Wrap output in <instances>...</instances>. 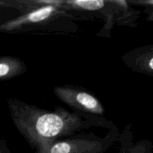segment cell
I'll return each instance as SVG.
<instances>
[{
	"label": "cell",
	"mask_w": 153,
	"mask_h": 153,
	"mask_svg": "<svg viewBox=\"0 0 153 153\" xmlns=\"http://www.w3.org/2000/svg\"><path fill=\"white\" fill-rule=\"evenodd\" d=\"M7 104L15 128L34 151L96 127L92 122L63 107L49 111L15 98H7Z\"/></svg>",
	"instance_id": "obj_1"
},
{
	"label": "cell",
	"mask_w": 153,
	"mask_h": 153,
	"mask_svg": "<svg viewBox=\"0 0 153 153\" xmlns=\"http://www.w3.org/2000/svg\"><path fill=\"white\" fill-rule=\"evenodd\" d=\"M84 18L60 5V0H46L45 5L25 14L7 19L0 25V31L12 34H64L79 30Z\"/></svg>",
	"instance_id": "obj_2"
},
{
	"label": "cell",
	"mask_w": 153,
	"mask_h": 153,
	"mask_svg": "<svg viewBox=\"0 0 153 153\" xmlns=\"http://www.w3.org/2000/svg\"><path fill=\"white\" fill-rule=\"evenodd\" d=\"M60 4L85 20L102 19L99 37H110L115 25L134 28L138 19V11L127 0H60Z\"/></svg>",
	"instance_id": "obj_3"
},
{
	"label": "cell",
	"mask_w": 153,
	"mask_h": 153,
	"mask_svg": "<svg viewBox=\"0 0 153 153\" xmlns=\"http://www.w3.org/2000/svg\"><path fill=\"white\" fill-rule=\"evenodd\" d=\"M55 97L67 105L73 112L91 121L96 127L109 131L117 130L112 121L105 117V110L102 102L90 91L73 85H63L53 88Z\"/></svg>",
	"instance_id": "obj_4"
},
{
	"label": "cell",
	"mask_w": 153,
	"mask_h": 153,
	"mask_svg": "<svg viewBox=\"0 0 153 153\" xmlns=\"http://www.w3.org/2000/svg\"><path fill=\"white\" fill-rule=\"evenodd\" d=\"M120 133L114 130L100 137L92 132H80L43 146L34 153H105L118 141Z\"/></svg>",
	"instance_id": "obj_5"
},
{
	"label": "cell",
	"mask_w": 153,
	"mask_h": 153,
	"mask_svg": "<svg viewBox=\"0 0 153 153\" xmlns=\"http://www.w3.org/2000/svg\"><path fill=\"white\" fill-rule=\"evenodd\" d=\"M121 61L134 73L153 76V43L126 52L121 56Z\"/></svg>",
	"instance_id": "obj_6"
},
{
	"label": "cell",
	"mask_w": 153,
	"mask_h": 153,
	"mask_svg": "<svg viewBox=\"0 0 153 153\" xmlns=\"http://www.w3.org/2000/svg\"><path fill=\"white\" fill-rule=\"evenodd\" d=\"M120 153H153L152 141L146 139L134 140L132 126L127 124L120 133Z\"/></svg>",
	"instance_id": "obj_7"
},
{
	"label": "cell",
	"mask_w": 153,
	"mask_h": 153,
	"mask_svg": "<svg viewBox=\"0 0 153 153\" xmlns=\"http://www.w3.org/2000/svg\"><path fill=\"white\" fill-rule=\"evenodd\" d=\"M27 65L19 58L10 55L0 57V80H10L27 72Z\"/></svg>",
	"instance_id": "obj_8"
},
{
	"label": "cell",
	"mask_w": 153,
	"mask_h": 153,
	"mask_svg": "<svg viewBox=\"0 0 153 153\" xmlns=\"http://www.w3.org/2000/svg\"><path fill=\"white\" fill-rule=\"evenodd\" d=\"M128 4L143 7V13L146 14V19L153 22V0H127Z\"/></svg>",
	"instance_id": "obj_9"
},
{
	"label": "cell",
	"mask_w": 153,
	"mask_h": 153,
	"mask_svg": "<svg viewBox=\"0 0 153 153\" xmlns=\"http://www.w3.org/2000/svg\"><path fill=\"white\" fill-rule=\"evenodd\" d=\"M0 153H13L9 149L7 141L4 138H1L0 140Z\"/></svg>",
	"instance_id": "obj_10"
}]
</instances>
